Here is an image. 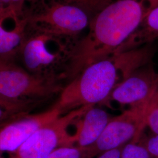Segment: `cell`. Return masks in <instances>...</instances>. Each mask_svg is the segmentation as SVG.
<instances>
[{"label":"cell","instance_id":"1","mask_svg":"<svg viewBox=\"0 0 158 158\" xmlns=\"http://www.w3.org/2000/svg\"><path fill=\"white\" fill-rule=\"evenodd\" d=\"M147 12L141 0H116L93 17L86 36L72 46L64 77L70 81L89 65L120 52Z\"/></svg>","mask_w":158,"mask_h":158},{"label":"cell","instance_id":"2","mask_svg":"<svg viewBox=\"0 0 158 158\" xmlns=\"http://www.w3.org/2000/svg\"><path fill=\"white\" fill-rule=\"evenodd\" d=\"M152 55V48L144 46L91 64L63 87L54 106L65 114L79 108L102 104L117 85L148 64Z\"/></svg>","mask_w":158,"mask_h":158},{"label":"cell","instance_id":"3","mask_svg":"<svg viewBox=\"0 0 158 158\" xmlns=\"http://www.w3.org/2000/svg\"><path fill=\"white\" fill-rule=\"evenodd\" d=\"M57 80L31 73L13 62L0 63L1 121L27 114L35 105L60 93L63 88Z\"/></svg>","mask_w":158,"mask_h":158},{"label":"cell","instance_id":"4","mask_svg":"<svg viewBox=\"0 0 158 158\" xmlns=\"http://www.w3.org/2000/svg\"><path fill=\"white\" fill-rule=\"evenodd\" d=\"M35 32L33 35L27 38L20 52L27 70L46 78H62L57 74V69L63 63L67 66L72 48L68 49L63 44V37Z\"/></svg>","mask_w":158,"mask_h":158},{"label":"cell","instance_id":"5","mask_svg":"<svg viewBox=\"0 0 158 158\" xmlns=\"http://www.w3.org/2000/svg\"><path fill=\"white\" fill-rule=\"evenodd\" d=\"M93 106L74 110L44 125L8 158H46L58 148L75 146L74 135L68 129Z\"/></svg>","mask_w":158,"mask_h":158},{"label":"cell","instance_id":"6","mask_svg":"<svg viewBox=\"0 0 158 158\" xmlns=\"http://www.w3.org/2000/svg\"><path fill=\"white\" fill-rule=\"evenodd\" d=\"M89 15L77 6L51 0L42 9L28 15V26L36 32L74 37L89 26Z\"/></svg>","mask_w":158,"mask_h":158},{"label":"cell","instance_id":"7","mask_svg":"<svg viewBox=\"0 0 158 158\" xmlns=\"http://www.w3.org/2000/svg\"><path fill=\"white\" fill-rule=\"evenodd\" d=\"M148 106L128 108L112 117L99 138L85 149L83 158H94L108 151L124 147L139 139L146 125Z\"/></svg>","mask_w":158,"mask_h":158},{"label":"cell","instance_id":"8","mask_svg":"<svg viewBox=\"0 0 158 158\" xmlns=\"http://www.w3.org/2000/svg\"><path fill=\"white\" fill-rule=\"evenodd\" d=\"M156 76L152 65L148 64L117 85L102 104L110 106L115 102L121 107H149Z\"/></svg>","mask_w":158,"mask_h":158},{"label":"cell","instance_id":"9","mask_svg":"<svg viewBox=\"0 0 158 158\" xmlns=\"http://www.w3.org/2000/svg\"><path fill=\"white\" fill-rule=\"evenodd\" d=\"M62 115V111L53 106L45 111L34 114H27L1 124V153L15 152L40 127Z\"/></svg>","mask_w":158,"mask_h":158},{"label":"cell","instance_id":"10","mask_svg":"<svg viewBox=\"0 0 158 158\" xmlns=\"http://www.w3.org/2000/svg\"><path fill=\"white\" fill-rule=\"evenodd\" d=\"M23 14L13 15L12 27H6L0 23V58L1 62H13L20 53L27 39L26 29L28 26V15Z\"/></svg>","mask_w":158,"mask_h":158},{"label":"cell","instance_id":"11","mask_svg":"<svg viewBox=\"0 0 158 158\" xmlns=\"http://www.w3.org/2000/svg\"><path fill=\"white\" fill-rule=\"evenodd\" d=\"M112 117L104 110L93 106L79 119L74 137L75 146L85 149L99 138Z\"/></svg>","mask_w":158,"mask_h":158},{"label":"cell","instance_id":"12","mask_svg":"<svg viewBox=\"0 0 158 158\" xmlns=\"http://www.w3.org/2000/svg\"><path fill=\"white\" fill-rule=\"evenodd\" d=\"M158 39V6L147 12L139 28L121 48L126 51L149 44Z\"/></svg>","mask_w":158,"mask_h":158},{"label":"cell","instance_id":"13","mask_svg":"<svg viewBox=\"0 0 158 158\" xmlns=\"http://www.w3.org/2000/svg\"><path fill=\"white\" fill-rule=\"evenodd\" d=\"M68 4L77 6L84 10L89 15L94 17L107 6L113 2V0H57Z\"/></svg>","mask_w":158,"mask_h":158},{"label":"cell","instance_id":"14","mask_svg":"<svg viewBox=\"0 0 158 158\" xmlns=\"http://www.w3.org/2000/svg\"><path fill=\"white\" fill-rule=\"evenodd\" d=\"M121 158H152L140 139L132 140L123 147Z\"/></svg>","mask_w":158,"mask_h":158},{"label":"cell","instance_id":"15","mask_svg":"<svg viewBox=\"0 0 158 158\" xmlns=\"http://www.w3.org/2000/svg\"><path fill=\"white\" fill-rule=\"evenodd\" d=\"M85 149L77 146L58 148L46 158H83Z\"/></svg>","mask_w":158,"mask_h":158},{"label":"cell","instance_id":"16","mask_svg":"<svg viewBox=\"0 0 158 158\" xmlns=\"http://www.w3.org/2000/svg\"><path fill=\"white\" fill-rule=\"evenodd\" d=\"M139 139L151 158H158V135L153 134L152 135L143 137L142 134Z\"/></svg>","mask_w":158,"mask_h":158},{"label":"cell","instance_id":"17","mask_svg":"<svg viewBox=\"0 0 158 158\" xmlns=\"http://www.w3.org/2000/svg\"><path fill=\"white\" fill-rule=\"evenodd\" d=\"M27 1L31 0H0V11L22 13L23 5Z\"/></svg>","mask_w":158,"mask_h":158},{"label":"cell","instance_id":"18","mask_svg":"<svg viewBox=\"0 0 158 158\" xmlns=\"http://www.w3.org/2000/svg\"><path fill=\"white\" fill-rule=\"evenodd\" d=\"M146 125L153 134L158 135V106L149 110L146 119Z\"/></svg>","mask_w":158,"mask_h":158},{"label":"cell","instance_id":"19","mask_svg":"<svg viewBox=\"0 0 158 158\" xmlns=\"http://www.w3.org/2000/svg\"><path fill=\"white\" fill-rule=\"evenodd\" d=\"M123 148V147L102 153L97 156V158H121Z\"/></svg>","mask_w":158,"mask_h":158},{"label":"cell","instance_id":"20","mask_svg":"<svg viewBox=\"0 0 158 158\" xmlns=\"http://www.w3.org/2000/svg\"><path fill=\"white\" fill-rule=\"evenodd\" d=\"M156 106H158V73H157V76H156V79L154 94H153L151 102L150 103L149 110L151 109L152 108L155 107Z\"/></svg>","mask_w":158,"mask_h":158},{"label":"cell","instance_id":"21","mask_svg":"<svg viewBox=\"0 0 158 158\" xmlns=\"http://www.w3.org/2000/svg\"><path fill=\"white\" fill-rule=\"evenodd\" d=\"M147 7V11L153 7L158 6V0H141Z\"/></svg>","mask_w":158,"mask_h":158}]
</instances>
